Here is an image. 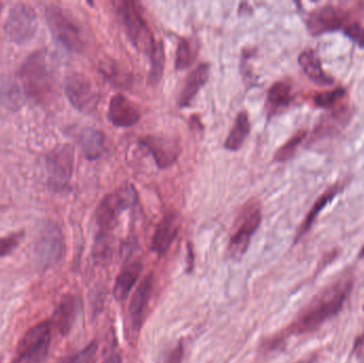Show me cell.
Instances as JSON below:
<instances>
[{
	"instance_id": "6da1fadb",
	"label": "cell",
	"mask_w": 364,
	"mask_h": 363,
	"mask_svg": "<svg viewBox=\"0 0 364 363\" xmlns=\"http://www.w3.org/2000/svg\"><path fill=\"white\" fill-rule=\"evenodd\" d=\"M354 288V279L341 277L318 292L311 302L299 313L294 321L274 338L272 345L278 347L290 337L314 334L333 318L337 317L346 306Z\"/></svg>"
},
{
	"instance_id": "7a4b0ae2",
	"label": "cell",
	"mask_w": 364,
	"mask_h": 363,
	"mask_svg": "<svg viewBox=\"0 0 364 363\" xmlns=\"http://www.w3.org/2000/svg\"><path fill=\"white\" fill-rule=\"evenodd\" d=\"M113 6L130 42L139 51L149 57L157 45V40L154 38L140 4L136 1L122 0L115 1Z\"/></svg>"
},
{
	"instance_id": "3957f363",
	"label": "cell",
	"mask_w": 364,
	"mask_h": 363,
	"mask_svg": "<svg viewBox=\"0 0 364 363\" xmlns=\"http://www.w3.org/2000/svg\"><path fill=\"white\" fill-rule=\"evenodd\" d=\"M19 77L28 97L38 102L44 100L51 87L46 53L42 50L31 53L21 65Z\"/></svg>"
},
{
	"instance_id": "277c9868",
	"label": "cell",
	"mask_w": 364,
	"mask_h": 363,
	"mask_svg": "<svg viewBox=\"0 0 364 363\" xmlns=\"http://www.w3.org/2000/svg\"><path fill=\"white\" fill-rule=\"evenodd\" d=\"M47 25L58 44L73 53H80L85 48V40L80 27L65 10L58 6L46 9Z\"/></svg>"
},
{
	"instance_id": "5b68a950",
	"label": "cell",
	"mask_w": 364,
	"mask_h": 363,
	"mask_svg": "<svg viewBox=\"0 0 364 363\" xmlns=\"http://www.w3.org/2000/svg\"><path fill=\"white\" fill-rule=\"evenodd\" d=\"M50 321L40 322L21 337L15 351L14 363H43L48 356L51 343Z\"/></svg>"
},
{
	"instance_id": "8992f818",
	"label": "cell",
	"mask_w": 364,
	"mask_h": 363,
	"mask_svg": "<svg viewBox=\"0 0 364 363\" xmlns=\"http://www.w3.org/2000/svg\"><path fill=\"white\" fill-rule=\"evenodd\" d=\"M138 202V194L132 185H125L102 198L96 210L100 232H110L119 215Z\"/></svg>"
},
{
	"instance_id": "52a82bcc",
	"label": "cell",
	"mask_w": 364,
	"mask_h": 363,
	"mask_svg": "<svg viewBox=\"0 0 364 363\" xmlns=\"http://www.w3.org/2000/svg\"><path fill=\"white\" fill-rule=\"evenodd\" d=\"M45 164L49 188L57 193L65 191L74 173V147L70 144L58 145L47 153Z\"/></svg>"
},
{
	"instance_id": "ba28073f",
	"label": "cell",
	"mask_w": 364,
	"mask_h": 363,
	"mask_svg": "<svg viewBox=\"0 0 364 363\" xmlns=\"http://www.w3.org/2000/svg\"><path fill=\"white\" fill-rule=\"evenodd\" d=\"M66 97L81 113H92L97 108L100 93L89 77L82 74L70 75L64 83Z\"/></svg>"
},
{
	"instance_id": "9c48e42d",
	"label": "cell",
	"mask_w": 364,
	"mask_h": 363,
	"mask_svg": "<svg viewBox=\"0 0 364 363\" xmlns=\"http://www.w3.org/2000/svg\"><path fill=\"white\" fill-rule=\"evenodd\" d=\"M36 14L28 4H17L12 6L4 23V31L12 42L21 44L36 33Z\"/></svg>"
},
{
	"instance_id": "30bf717a",
	"label": "cell",
	"mask_w": 364,
	"mask_h": 363,
	"mask_svg": "<svg viewBox=\"0 0 364 363\" xmlns=\"http://www.w3.org/2000/svg\"><path fill=\"white\" fill-rule=\"evenodd\" d=\"M36 254L42 266L58 264L63 257L64 239L61 230L55 224L46 223L38 232Z\"/></svg>"
},
{
	"instance_id": "8fae6325",
	"label": "cell",
	"mask_w": 364,
	"mask_h": 363,
	"mask_svg": "<svg viewBox=\"0 0 364 363\" xmlns=\"http://www.w3.org/2000/svg\"><path fill=\"white\" fill-rule=\"evenodd\" d=\"M261 220V211L257 207H252L247 212L244 213L235 234L229 241L228 254L232 259L241 260L247 253L250 241L260 227Z\"/></svg>"
},
{
	"instance_id": "7c38bea8",
	"label": "cell",
	"mask_w": 364,
	"mask_h": 363,
	"mask_svg": "<svg viewBox=\"0 0 364 363\" xmlns=\"http://www.w3.org/2000/svg\"><path fill=\"white\" fill-rule=\"evenodd\" d=\"M140 145L151 153L161 170L174 166L181 155V143L173 136L149 134L140 139Z\"/></svg>"
},
{
	"instance_id": "4fadbf2b",
	"label": "cell",
	"mask_w": 364,
	"mask_h": 363,
	"mask_svg": "<svg viewBox=\"0 0 364 363\" xmlns=\"http://www.w3.org/2000/svg\"><path fill=\"white\" fill-rule=\"evenodd\" d=\"M348 19V13L346 10L329 4L310 13L307 27L312 36H321L341 29L346 26Z\"/></svg>"
},
{
	"instance_id": "5bb4252c",
	"label": "cell",
	"mask_w": 364,
	"mask_h": 363,
	"mask_svg": "<svg viewBox=\"0 0 364 363\" xmlns=\"http://www.w3.org/2000/svg\"><path fill=\"white\" fill-rule=\"evenodd\" d=\"M154 285H155L154 275H146L132 293V300L128 307V315H129L130 327H132V332H139L142 327L147 307H149L151 296H153L154 287H155Z\"/></svg>"
},
{
	"instance_id": "9a60e30c",
	"label": "cell",
	"mask_w": 364,
	"mask_h": 363,
	"mask_svg": "<svg viewBox=\"0 0 364 363\" xmlns=\"http://www.w3.org/2000/svg\"><path fill=\"white\" fill-rule=\"evenodd\" d=\"M80 308V298L76 294H65L53 311L50 319L51 326L61 336H68L76 323Z\"/></svg>"
},
{
	"instance_id": "2e32d148",
	"label": "cell",
	"mask_w": 364,
	"mask_h": 363,
	"mask_svg": "<svg viewBox=\"0 0 364 363\" xmlns=\"http://www.w3.org/2000/svg\"><path fill=\"white\" fill-rule=\"evenodd\" d=\"M107 117L114 127L129 128L140 121L141 112L125 95L117 94L111 98Z\"/></svg>"
},
{
	"instance_id": "e0dca14e",
	"label": "cell",
	"mask_w": 364,
	"mask_h": 363,
	"mask_svg": "<svg viewBox=\"0 0 364 363\" xmlns=\"http://www.w3.org/2000/svg\"><path fill=\"white\" fill-rule=\"evenodd\" d=\"M181 229V219L174 212L166 213L159 222L151 239V249L158 256H164L172 246Z\"/></svg>"
},
{
	"instance_id": "ac0fdd59",
	"label": "cell",
	"mask_w": 364,
	"mask_h": 363,
	"mask_svg": "<svg viewBox=\"0 0 364 363\" xmlns=\"http://www.w3.org/2000/svg\"><path fill=\"white\" fill-rule=\"evenodd\" d=\"M142 271L143 264L141 260L129 262L122 269L121 272L117 275L114 288H113V296L117 302H124L127 300L130 292L132 291L134 286L140 279Z\"/></svg>"
},
{
	"instance_id": "d6986e66",
	"label": "cell",
	"mask_w": 364,
	"mask_h": 363,
	"mask_svg": "<svg viewBox=\"0 0 364 363\" xmlns=\"http://www.w3.org/2000/svg\"><path fill=\"white\" fill-rule=\"evenodd\" d=\"M299 63L303 68L304 72L307 75L308 78L316 85H320V87H329L335 82L333 79L323 70L320 58L314 49H305L299 55Z\"/></svg>"
},
{
	"instance_id": "ffe728a7",
	"label": "cell",
	"mask_w": 364,
	"mask_h": 363,
	"mask_svg": "<svg viewBox=\"0 0 364 363\" xmlns=\"http://www.w3.org/2000/svg\"><path fill=\"white\" fill-rule=\"evenodd\" d=\"M210 75V64L201 63L191 72L184 82L181 96H179V106L186 108L190 106L195 96L197 95L201 87L207 83Z\"/></svg>"
},
{
	"instance_id": "44dd1931",
	"label": "cell",
	"mask_w": 364,
	"mask_h": 363,
	"mask_svg": "<svg viewBox=\"0 0 364 363\" xmlns=\"http://www.w3.org/2000/svg\"><path fill=\"white\" fill-rule=\"evenodd\" d=\"M294 99L292 85L287 81H277L274 83L267 95V110L269 117H273L282 109L290 106Z\"/></svg>"
},
{
	"instance_id": "7402d4cb",
	"label": "cell",
	"mask_w": 364,
	"mask_h": 363,
	"mask_svg": "<svg viewBox=\"0 0 364 363\" xmlns=\"http://www.w3.org/2000/svg\"><path fill=\"white\" fill-rule=\"evenodd\" d=\"M81 151L90 161L100 159L105 151L106 136L104 132L95 128H85L79 136Z\"/></svg>"
},
{
	"instance_id": "603a6c76",
	"label": "cell",
	"mask_w": 364,
	"mask_h": 363,
	"mask_svg": "<svg viewBox=\"0 0 364 363\" xmlns=\"http://www.w3.org/2000/svg\"><path fill=\"white\" fill-rule=\"evenodd\" d=\"M342 190L341 183H336V185H331L329 189H327L320 197L316 200V204L312 207L311 210L308 213L306 219L304 220L301 223V227H299V232H297L296 238H295V242L301 240L311 228L312 224L316 221V217L320 215L321 211L324 210L326 208L327 205L329 202H333L335 200L336 196L339 194V192Z\"/></svg>"
},
{
	"instance_id": "cb8c5ba5",
	"label": "cell",
	"mask_w": 364,
	"mask_h": 363,
	"mask_svg": "<svg viewBox=\"0 0 364 363\" xmlns=\"http://www.w3.org/2000/svg\"><path fill=\"white\" fill-rule=\"evenodd\" d=\"M250 132V119H248L247 112L241 111L235 117V124L232 129L229 132L226 141L224 143V147L228 151H239L243 146L244 142L247 139Z\"/></svg>"
},
{
	"instance_id": "d4e9b609",
	"label": "cell",
	"mask_w": 364,
	"mask_h": 363,
	"mask_svg": "<svg viewBox=\"0 0 364 363\" xmlns=\"http://www.w3.org/2000/svg\"><path fill=\"white\" fill-rule=\"evenodd\" d=\"M149 58V61H151L149 82L151 85H156L159 83L162 76H164V63H166V53H164V47L161 40L157 42L155 49Z\"/></svg>"
},
{
	"instance_id": "484cf974",
	"label": "cell",
	"mask_w": 364,
	"mask_h": 363,
	"mask_svg": "<svg viewBox=\"0 0 364 363\" xmlns=\"http://www.w3.org/2000/svg\"><path fill=\"white\" fill-rule=\"evenodd\" d=\"M306 136H307V131H306V130H301V131L296 132L292 138L289 139V140L276 151L275 156H274V161L286 162L290 160L291 158H293L299 145L305 140Z\"/></svg>"
},
{
	"instance_id": "4316f807",
	"label": "cell",
	"mask_w": 364,
	"mask_h": 363,
	"mask_svg": "<svg viewBox=\"0 0 364 363\" xmlns=\"http://www.w3.org/2000/svg\"><path fill=\"white\" fill-rule=\"evenodd\" d=\"M346 96V90L343 87H337L331 91L318 92V93L314 94V102L316 107H320V108H331V107L340 104Z\"/></svg>"
},
{
	"instance_id": "83f0119b",
	"label": "cell",
	"mask_w": 364,
	"mask_h": 363,
	"mask_svg": "<svg viewBox=\"0 0 364 363\" xmlns=\"http://www.w3.org/2000/svg\"><path fill=\"white\" fill-rule=\"evenodd\" d=\"M195 53L193 51L191 43L186 38H181L176 50L175 67L177 70H186L194 61Z\"/></svg>"
},
{
	"instance_id": "f1b7e54d",
	"label": "cell",
	"mask_w": 364,
	"mask_h": 363,
	"mask_svg": "<svg viewBox=\"0 0 364 363\" xmlns=\"http://www.w3.org/2000/svg\"><path fill=\"white\" fill-rule=\"evenodd\" d=\"M98 345L96 342L90 343L89 345L81 350L78 353L64 358L59 363H96L97 358Z\"/></svg>"
},
{
	"instance_id": "f546056e",
	"label": "cell",
	"mask_w": 364,
	"mask_h": 363,
	"mask_svg": "<svg viewBox=\"0 0 364 363\" xmlns=\"http://www.w3.org/2000/svg\"><path fill=\"white\" fill-rule=\"evenodd\" d=\"M23 232H15L0 238V259L10 255L23 240Z\"/></svg>"
},
{
	"instance_id": "4dcf8cb0",
	"label": "cell",
	"mask_w": 364,
	"mask_h": 363,
	"mask_svg": "<svg viewBox=\"0 0 364 363\" xmlns=\"http://www.w3.org/2000/svg\"><path fill=\"white\" fill-rule=\"evenodd\" d=\"M344 33L356 43L360 48H364V27L359 23H350L344 27Z\"/></svg>"
},
{
	"instance_id": "1f68e13d",
	"label": "cell",
	"mask_w": 364,
	"mask_h": 363,
	"mask_svg": "<svg viewBox=\"0 0 364 363\" xmlns=\"http://www.w3.org/2000/svg\"><path fill=\"white\" fill-rule=\"evenodd\" d=\"M184 355L183 343L179 342L166 353L164 363H182Z\"/></svg>"
},
{
	"instance_id": "d6a6232c",
	"label": "cell",
	"mask_w": 364,
	"mask_h": 363,
	"mask_svg": "<svg viewBox=\"0 0 364 363\" xmlns=\"http://www.w3.org/2000/svg\"><path fill=\"white\" fill-rule=\"evenodd\" d=\"M353 353L358 359L364 360V332L355 340Z\"/></svg>"
},
{
	"instance_id": "836d02e7",
	"label": "cell",
	"mask_w": 364,
	"mask_h": 363,
	"mask_svg": "<svg viewBox=\"0 0 364 363\" xmlns=\"http://www.w3.org/2000/svg\"><path fill=\"white\" fill-rule=\"evenodd\" d=\"M102 363H123L122 362L121 356L119 354H112V355L109 356L106 360H105Z\"/></svg>"
},
{
	"instance_id": "e575fe53",
	"label": "cell",
	"mask_w": 364,
	"mask_h": 363,
	"mask_svg": "<svg viewBox=\"0 0 364 363\" xmlns=\"http://www.w3.org/2000/svg\"><path fill=\"white\" fill-rule=\"evenodd\" d=\"M316 360H318V354L314 353L295 363H316Z\"/></svg>"
},
{
	"instance_id": "d590c367",
	"label": "cell",
	"mask_w": 364,
	"mask_h": 363,
	"mask_svg": "<svg viewBox=\"0 0 364 363\" xmlns=\"http://www.w3.org/2000/svg\"><path fill=\"white\" fill-rule=\"evenodd\" d=\"M359 258H361V259H364V245L363 246V249H361L360 253H359Z\"/></svg>"
},
{
	"instance_id": "8d00e7d4",
	"label": "cell",
	"mask_w": 364,
	"mask_h": 363,
	"mask_svg": "<svg viewBox=\"0 0 364 363\" xmlns=\"http://www.w3.org/2000/svg\"><path fill=\"white\" fill-rule=\"evenodd\" d=\"M2 9V4H0V11H1Z\"/></svg>"
},
{
	"instance_id": "74e56055",
	"label": "cell",
	"mask_w": 364,
	"mask_h": 363,
	"mask_svg": "<svg viewBox=\"0 0 364 363\" xmlns=\"http://www.w3.org/2000/svg\"><path fill=\"white\" fill-rule=\"evenodd\" d=\"M363 310H364V305H363Z\"/></svg>"
}]
</instances>
